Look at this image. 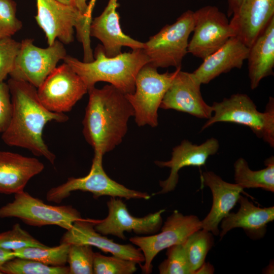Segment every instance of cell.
Returning <instances> with one entry per match:
<instances>
[{
    "mask_svg": "<svg viewBox=\"0 0 274 274\" xmlns=\"http://www.w3.org/2000/svg\"><path fill=\"white\" fill-rule=\"evenodd\" d=\"M7 83L13 111L10 124L2 133V140L8 146L27 149L54 164L56 156L43 140V130L48 122H65L68 116L48 110L40 101L37 88L29 83L11 78Z\"/></svg>",
    "mask_w": 274,
    "mask_h": 274,
    "instance_id": "6da1fadb",
    "label": "cell"
},
{
    "mask_svg": "<svg viewBox=\"0 0 274 274\" xmlns=\"http://www.w3.org/2000/svg\"><path fill=\"white\" fill-rule=\"evenodd\" d=\"M88 92L83 134L94 154L104 156L122 142L134 110L125 94L112 85Z\"/></svg>",
    "mask_w": 274,
    "mask_h": 274,
    "instance_id": "7a4b0ae2",
    "label": "cell"
},
{
    "mask_svg": "<svg viewBox=\"0 0 274 274\" xmlns=\"http://www.w3.org/2000/svg\"><path fill=\"white\" fill-rule=\"evenodd\" d=\"M93 57L94 59L88 62L68 55L63 60L80 77L88 91L94 87L98 82L103 81L110 83L125 94L132 93L135 90L139 72L149 62L143 49L108 57L102 46L98 45Z\"/></svg>",
    "mask_w": 274,
    "mask_h": 274,
    "instance_id": "3957f363",
    "label": "cell"
},
{
    "mask_svg": "<svg viewBox=\"0 0 274 274\" xmlns=\"http://www.w3.org/2000/svg\"><path fill=\"white\" fill-rule=\"evenodd\" d=\"M212 116L202 126L203 130L215 123L231 122L249 127L257 137L274 147V99L270 97L264 112L258 111L250 97L236 93L212 106Z\"/></svg>",
    "mask_w": 274,
    "mask_h": 274,
    "instance_id": "277c9868",
    "label": "cell"
},
{
    "mask_svg": "<svg viewBox=\"0 0 274 274\" xmlns=\"http://www.w3.org/2000/svg\"><path fill=\"white\" fill-rule=\"evenodd\" d=\"M181 67L172 73L160 74L150 63L142 67L135 81V90L125 94L134 110L135 121L139 126L158 125V110L163 97Z\"/></svg>",
    "mask_w": 274,
    "mask_h": 274,
    "instance_id": "5b68a950",
    "label": "cell"
},
{
    "mask_svg": "<svg viewBox=\"0 0 274 274\" xmlns=\"http://www.w3.org/2000/svg\"><path fill=\"white\" fill-rule=\"evenodd\" d=\"M194 27L193 12L187 10L175 22L165 25L144 43L149 63L156 68L181 67L188 53V39Z\"/></svg>",
    "mask_w": 274,
    "mask_h": 274,
    "instance_id": "8992f818",
    "label": "cell"
},
{
    "mask_svg": "<svg viewBox=\"0 0 274 274\" xmlns=\"http://www.w3.org/2000/svg\"><path fill=\"white\" fill-rule=\"evenodd\" d=\"M103 155L94 154L89 173L80 178L70 177L67 181L51 188L46 194L48 201L60 203L75 191L89 192L97 199L102 196L126 199L148 200L151 195L144 192L129 189L110 178L102 166Z\"/></svg>",
    "mask_w": 274,
    "mask_h": 274,
    "instance_id": "52a82bcc",
    "label": "cell"
},
{
    "mask_svg": "<svg viewBox=\"0 0 274 274\" xmlns=\"http://www.w3.org/2000/svg\"><path fill=\"white\" fill-rule=\"evenodd\" d=\"M17 218L29 225H57L66 230L83 219L71 206H52L24 191L14 194V200L0 208V218Z\"/></svg>",
    "mask_w": 274,
    "mask_h": 274,
    "instance_id": "ba28073f",
    "label": "cell"
},
{
    "mask_svg": "<svg viewBox=\"0 0 274 274\" xmlns=\"http://www.w3.org/2000/svg\"><path fill=\"white\" fill-rule=\"evenodd\" d=\"M67 55L63 44L56 40L45 48L33 44L32 39L20 42L13 69L9 76L13 79L27 82L38 88Z\"/></svg>",
    "mask_w": 274,
    "mask_h": 274,
    "instance_id": "9c48e42d",
    "label": "cell"
},
{
    "mask_svg": "<svg viewBox=\"0 0 274 274\" xmlns=\"http://www.w3.org/2000/svg\"><path fill=\"white\" fill-rule=\"evenodd\" d=\"M161 227V231L157 234L129 238V241L136 246L144 255V263L140 265L144 273L152 272V262L160 252L183 243L190 234L201 229V222L195 215H184L175 210L167 218Z\"/></svg>",
    "mask_w": 274,
    "mask_h": 274,
    "instance_id": "30bf717a",
    "label": "cell"
},
{
    "mask_svg": "<svg viewBox=\"0 0 274 274\" xmlns=\"http://www.w3.org/2000/svg\"><path fill=\"white\" fill-rule=\"evenodd\" d=\"M193 34L188 53L204 59L218 50L234 33L226 15L213 6L193 12Z\"/></svg>",
    "mask_w": 274,
    "mask_h": 274,
    "instance_id": "8fae6325",
    "label": "cell"
},
{
    "mask_svg": "<svg viewBox=\"0 0 274 274\" xmlns=\"http://www.w3.org/2000/svg\"><path fill=\"white\" fill-rule=\"evenodd\" d=\"M87 92L83 81L65 62L56 66L37 88L42 104L49 111L58 113L71 111Z\"/></svg>",
    "mask_w": 274,
    "mask_h": 274,
    "instance_id": "7c38bea8",
    "label": "cell"
},
{
    "mask_svg": "<svg viewBox=\"0 0 274 274\" xmlns=\"http://www.w3.org/2000/svg\"><path fill=\"white\" fill-rule=\"evenodd\" d=\"M37 14L35 19L45 33L48 45L58 40L63 44L72 43L74 28L80 41L83 32L85 18L72 5L57 0H36Z\"/></svg>",
    "mask_w": 274,
    "mask_h": 274,
    "instance_id": "4fadbf2b",
    "label": "cell"
},
{
    "mask_svg": "<svg viewBox=\"0 0 274 274\" xmlns=\"http://www.w3.org/2000/svg\"><path fill=\"white\" fill-rule=\"evenodd\" d=\"M108 214L104 219L98 220L94 228L104 235H112L125 240V232H133L137 234L151 235L161 227L162 214L164 209L143 217L131 215L121 198L111 197L107 201Z\"/></svg>",
    "mask_w": 274,
    "mask_h": 274,
    "instance_id": "5bb4252c",
    "label": "cell"
},
{
    "mask_svg": "<svg viewBox=\"0 0 274 274\" xmlns=\"http://www.w3.org/2000/svg\"><path fill=\"white\" fill-rule=\"evenodd\" d=\"M201 85L192 73L180 70L165 93L160 108L188 113L199 118L209 119L213 110L202 97Z\"/></svg>",
    "mask_w": 274,
    "mask_h": 274,
    "instance_id": "9a60e30c",
    "label": "cell"
},
{
    "mask_svg": "<svg viewBox=\"0 0 274 274\" xmlns=\"http://www.w3.org/2000/svg\"><path fill=\"white\" fill-rule=\"evenodd\" d=\"M98 219L76 221L62 235L60 243L88 245L101 251L141 264L145 260L141 250L131 244H120L99 233L94 228Z\"/></svg>",
    "mask_w": 274,
    "mask_h": 274,
    "instance_id": "2e32d148",
    "label": "cell"
},
{
    "mask_svg": "<svg viewBox=\"0 0 274 274\" xmlns=\"http://www.w3.org/2000/svg\"><path fill=\"white\" fill-rule=\"evenodd\" d=\"M219 148L218 141L211 138L200 145L193 144L188 140H183L173 149L171 159L166 161H156L155 163L161 167L170 169L168 177L160 181L161 189L154 194H163L173 191L179 181V172L185 166L204 165L208 158L215 154Z\"/></svg>",
    "mask_w": 274,
    "mask_h": 274,
    "instance_id": "e0dca14e",
    "label": "cell"
},
{
    "mask_svg": "<svg viewBox=\"0 0 274 274\" xmlns=\"http://www.w3.org/2000/svg\"><path fill=\"white\" fill-rule=\"evenodd\" d=\"M119 6L117 0H109L101 14L92 19L90 25V37L95 38L102 43L108 57L120 54L123 47L132 50L143 49L144 47V43L133 39L122 31L117 11Z\"/></svg>",
    "mask_w": 274,
    "mask_h": 274,
    "instance_id": "ac0fdd59",
    "label": "cell"
},
{
    "mask_svg": "<svg viewBox=\"0 0 274 274\" xmlns=\"http://www.w3.org/2000/svg\"><path fill=\"white\" fill-rule=\"evenodd\" d=\"M201 180L210 189L213 196L211 210L201 220V229L218 236L220 233L219 224L238 202L241 194L246 193L239 185L227 182L211 171L203 172Z\"/></svg>",
    "mask_w": 274,
    "mask_h": 274,
    "instance_id": "d6986e66",
    "label": "cell"
},
{
    "mask_svg": "<svg viewBox=\"0 0 274 274\" xmlns=\"http://www.w3.org/2000/svg\"><path fill=\"white\" fill-rule=\"evenodd\" d=\"M232 16L234 37L250 47L274 17V0H243Z\"/></svg>",
    "mask_w": 274,
    "mask_h": 274,
    "instance_id": "ffe728a7",
    "label": "cell"
},
{
    "mask_svg": "<svg viewBox=\"0 0 274 274\" xmlns=\"http://www.w3.org/2000/svg\"><path fill=\"white\" fill-rule=\"evenodd\" d=\"M44 169V164L35 157L0 151V194L24 191L28 181Z\"/></svg>",
    "mask_w": 274,
    "mask_h": 274,
    "instance_id": "44dd1931",
    "label": "cell"
},
{
    "mask_svg": "<svg viewBox=\"0 0 274 274\" xmlns=\"http://www.w3.org/2000/svg\"><path fill=\"white\" fill-rule=\"evenodd\" d=\"M239 208L236 213H230L220 223L222 239L230 230L242 228L252 239L263 237L267 224L274 220V207L260 208L241 195L238 202Z\"/></svg>",
    "mask_w": 274,
    "mask_h": 274,
    "instance_id": "7402d4cb",
    "label": "cell"
},
{
    "mask_svg": "<svg viewBox=\"0 0 274 274\" xmlns=\"http://www.w3.org/2000/svg\"><path fill=\"white\" fill-rule=\"evenodd\" d=\"M249 47L236 37L230 38L218 50L203 60L192 74L201 84L233 68H241L247 59Z\"/></svg>",
    "mask_w": 274,
    "mask_h": 274,
    "instance_id": "603a6c76",
    "label": "cell"
},
{
    "mask_svg": "<svg viewBox=\"0 0 274 274\" xmlns=\"http://www.w3.org/2000/svg\"><path fill=\"white\" fill-rule=\"evenodd\" d=\"M247 59L251 88L254 89L262 79L273 73L274 17L249 47Z\"/></svg>",
    "mask_w": 274,
    "mask_h": 274,
    "instance_id": "cb8c5ba5",
    "label": "cell"
},
{
    "mask_svg": "<svg viewBox=\"0 0 274 274\" xmlns=\"http://www.w3.org/2000/svg\"><path fill=\"white\" fill-rule=\"evenodd\" d=\"M264 168L258 170L251 169L243 158L237 159L234 164L235 183L243 189L261 188L274 192V157L267 158Z\"/></svg>",
    "mask_w": 274,
    "mask_h": 274,
    "instance_id": "d4e9b609",
    "label": "cell"
},
{
    "mask_svg": "<svg viewBox=\"0 0 274 274\" xmlns=\"http://www.w3.org/2000/svg\"><path fill=\"white\" fill-rule=\"evenodd\" d=\"M213 235L212 232L200 229L190 234L182 243L193 274L205 262L206 256L214 245Z\"/></svg>",
    "mask_w": 274,
    "mask_h": 274,
    "instance_id": "484cf974",
    "label": "cell"
},
{
    "mask_svg": "<svg viewBox=\"0 0 274 274\" xmlns=\"http://www.w3.org/2000/svg\"><path fill=\"white\" fill-rule=\"evenodd\" d=\"M70 244L60 243L53 247H28L14 251L16 257L35 260L51 266H64L67 263Z\"/></svg>",
    "mask_w": 274,
    "mask_h": 274,
    "instance_id": "4316f807",
    "label": "cell"
},
{
    "mask_svg": "<svg viewBox=\"0 0 274 274\" xmlns=\"http://www.w3.org/2000/svg\"><path fill=\"white\" fill-rule=\"evenodd\" d=\"M0 272L6 274H69V267L48 265L32 259L14 257L1 266Z\"/></svg>",
    "mask_w": 274,
    "mask_h": 274,
    "instance_id": "83f0119b",
    "label": "cell"
},
{
    "mask_svg": "<svg viewBox=\"0 0 274 274\" xmlns=\"http://www.w3.org/2000/svg\"><path fill=\"white\" fill-rule=\"evenodd\" d=\"M94 253L91 246L70 244L67 260L69 274H93Z\"/></svg>",
    "mask_w": 274,
    "mask_h": 274,
    "instance_id": "f1b7e54d",
    "label": "cell"
},
{
    "mask_svg": "<svg viewBox=\"0 0 274 274\" xmlns=\"http://www.w3.org/2000/svg\"><path fill=\"white\" fill-rule=\"evenodd\" d=\"M136 263L114 255L106 256L95 252L94 274H132L136 271Z\"/></svg>",
    "mask_w": 274,
    "mask_h": 274,
    "instance_id": "f546056e",
    "label": "cell"
},
{
    "mask_svg": "<svg viewBox=\"0 0 274 274\" xmlns=\"http://www.w3.org/2000/svg\"><path fill=\"white\" fill-rule=\"evenodd\" d=\"M47 246L22 229L19 223L11 230L0 233V248L12 251L28 247H44Z\"/></svg>",
    "mask_w": 274,
    "mask_h": 274,
    "instance_id": "4dcf8cb0",
    "label": "cell"
},
{
    "mask_svg": "<svg viewBox=\"0 0 274 274\" xmlns=\"http://www.w3.org/2000/svg\"><path fill=\"white\" fill-rule=\"evenodd\" d=\"M166 249L167 258L158 266L159 273L193 274L182 243L172 246Z\"/></svg>",
    "mask_w": 274,
    "mask_h": 274,
    "instance_id": "1f68e13d",
    "label": "cell"
},
{
    "mask_svg": "<svg viewBox=\"0 0 274 274\" xmlns=\"http://www.w3.org/2000/svg\"><path fill=\"white\" fill-rule=\"evenodd\" d=\"M16 4L13 0H0V38L11 37L22 27L16 17Z\"/></svg>",
    "mask_w": 274,
    "mask_h": 274,
    "instance_id": "d6a6232c",
    "label": "cell"
},
{
    "mask_svg": "<svg viewBox=\"0 0 274 274\" xmlns=\"http://www.w3.org/2000/svg\"><path fill=\"white\" fill-rule=\"evenodd\" d=\"M20 47V42L11 37L0 38V81L11 72Z\"/></svg>",
    "mask_w": 274,
    "mask_h": 274,
    "instance_id": "836d02e7",
    "label": "cell"
},
{
    "mask_svg": "<svg viewBox=\"0 0 274 274\" xmlns=\"http://www.w3.org/2000/svg\"><path fill=\"white\" fill-rule=\"evenodd\" d=\"M13 106L8 83L0 81V133L8 128L12 115Z\"/></svg>",
    "mask_w": 274,
    "mask_h": 274,
    "instance_id": "e575fe53",
    "label": "cell"
},
{
    "mask_svg": "<svg viewBox=\"0 0 274 274\" xmlns=\"http://www.w3.org/2000/svg\"><path fill=\"white\" fill-rule=\"evenodd\" d=\"M96 0H90L88 4L87 9L85 15V23L83 32L80 42L83 47V52L89 53L92 51L91 47L90 36L89 33L90 25L92 21V14Z\"/></svg>",
    "mask_w": 274,
    "mask_h": 274,
    "instance_id": "d590c367",
    "label": "cell"
},
{
    "mask_svg": "<svg viewBox=\"0 0 274 274\" xmlns=\"http://www.w3.org/2000/svg\"><path fill=\"white\" fill-rule=\"evenodd\" d=\"M243 0H228L227 16L230 17L239 8Z\"/></svg>",
    "mask_w": 274,
    "mask_h": 274,
    "instance_id": "8d00e7d4",
    "label": "cell"
},
{
    "mask_svg": "<svg viewBox=\"0 0 274 274\" xmlns=\"http://www.w3.org/2000/svg\"><path fill=\"white\" fill-rule=\"evenodd\" d=\"M16 257L14 252L0 248V267L7 261Z\"/></svg>",
    "mask_w": 274,
    "mask_h": 274,
    "instance_id": "74e56055",
    "label": "cell"
},
{
    "mask_svg": "<svg viewBox=\"0 0 274 274\" xmlns=\"http://www.w3.org/2000/svg\"><path fill=\"white\" fill-rule=\"evenodd\" d=\"M73 2L74 6L85 18L88 7L87 0H73Z\"/></svg>",
    "mask_w": 274,
    "mask_h": 274,
    "instance_id": "f35d334b",
    "label": "cell"
},
{
    "mask_svg": "<svg viewBox=\"0 0 274 274\" xmlns=\"http://www.w3.org/2000/svg\"><path fill=\"white\" fill-rule=\"evenodd\" d=\"M214 272V268L213 266L209 262H206L195 272V274L197 273H213Z\"/></svg>",
    "mask_w": 274,
    "mask_h": 274,
    "instance_id": "ab89813d",
    "label": "cell"
},
{
    "mask_svg": "<svg viewBox=\"0 0 274 274\" xmlns=\"http://www.w3.org/2000/svg\"><path fill=\"white\" fill-rule=\"evenodd\" d=\"M57 1L64 5L74 6L73 4V0H57Z\"/></svg>",
    "mask_w": 274,
    "mask_h": 274,
    "instance_id": "60d3db41",
    "label": "cell"
},
{
    "mask_svg": "<svg viewBox=\"0 0 274 274\" xmlns=\"http://www.w3.org/2000/svg\"><path fill=\"white\" fill-rule=\"evenodd\" d=\"M2 273L1 272H0V274H2Z\"/></svg>",
    "mask_w": 274,
    "mask_h": 274,
    "instance_id": "b9f144b4",
    "label": "cell"
}]
</instances>
